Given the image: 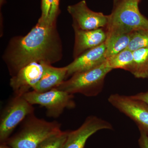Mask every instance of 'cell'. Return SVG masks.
Here are the masks:
<instances>
[{"label": "cell", "instance_id": "19", "mask_svg": "<svg viewBox=\"0 0 148 148\" xmlns=\"http://www.w3.org/2000/svg\"><path fill=\"white\" fill-rule=\"evenodd\" d=\"M53 1V0H41V15L38 21L47 24L48 18Z\"/></svg>", "mask_w": 148, "mask_h": 148}, {"label": "cell", "instance_id": "17", "mask_svg": "<svg viewBox=\"0 0 148 148\" xmlns=\"http://www.w3.org/2000/svg\"><path fill=\"white\" fill-rule=\"evenodd\" d=\"M144 48H148V29L132 32L127 49L133 51Z\"/></svg>", "mask_w": 148, "mask_h": 148}, {"label": "cell", "instance_id": "20", "mask_svg": "<svg viewBox=\"0 0 148 148\" xmlns=\"http://www.w3.org/2000/svg\"><path fill=\"white\" fill-rule=\"evenodd\" d=\"M59 3L60 0H53L47 20V24L49 25H52L56 22L60 12Z\"/></svg>", "mask_w": 148, "mask_h": 148}, {"label": "cell", "instance_id": "13", "mask_svg": "<svg viewBox=\"0 0 148 148\" xmlns=\"http://www.w3.org/2000/svg\"><path fill=\"white\" fill-rule=\"evenodd\" d=\"M67 75L66 66L56 68L44 63V71L42 76L33 90L42 92L56 88L65 81Z\"/></svg>", "mask_w": 148, "mask_h": 148}, {"label": "cell", "instance_id": "7", "mask_svg": "<svg viewBox=\"0 0 148 148\" xmlns=\"http://www.w3.org/2000/svg\"><path fill=\"white\" fill-rule=\"evenodd\" d=\"M108 101L112 106L133 120L139 130L148 134V105L128 95L111 94Z\"/></svg>", "mask_w": 148, "mask_h": 148}, {"label": "cell", "instance_id": "6", "mask_svg": "<svg viewBox=\"0 0 148 148\" xmlns=\"http://www.w3.org/2000/svg\"><path fill=\"white\" fill-rule=\"evenodd\" d=\"M33 105L23 96H15L3 109L0 119V143H6L14 130L27 116L34 114Z\"/></svg>", "mask_w": 148, "mask_h": 148}, {"label": "cell", "instance_id": "23", "mask_svg": "<svg viewBox=\"0 0 148 148\" xmlns=\"http://www.w3.org/2000/svg\"><path fill=\"white\" fill-rule=\"evenodd\" d=\"M0 148H10L6 144L2 143L0 145Z\"/></svg>", "mask_w": 148, "mask_h": 148}, {"label": "cell", "instance_id": "2", "mask_svg": "<svg viewBox=\"0 0 148 148\" xmlns=\"http://www.w3.org/2000/svg\"><path fill=\"white\" fill-rule=\"evenodd\" d=\"M24 121L20 130L5 143L10 148H37L47 138L62 131L58 122L38 118L34 114Z\"/></svg>", "mask_w": 148, "mask_h": 148}, {"label": "cell", "instance_id": "15", "mask_svg": "<svg viewBox=\"0 0 148 148\" xmlns=\"http://www.w3.org/2000/svg\"><path fill=\"white\" fill-rule=\"evenodd\" d=\"M106 62L108 67L112 70L122 69L131 73L134 63L133 51L128 49H125L107 58Z\"/></svg>", "mask_w": 148, "mask_h": 148}, {"label": "cell", "instance_id": "5", "mask_svg": "<svg viewBox=\"0 0 148 148\" xmlns=\"http://www.w3.org/2000/svg\"><path fill=\"white\" fill-rule=\"evenodd\" d=\"M23 97L32 105L44 107L47 116L55 118L60 116L65 109H73L75 107L73 94L56 88L42 92L32 90Z\"/></svg>", "mask_w": 148, "mask_h": 148}, {"label": "cell", "instance_id": "12", "mask_svg": "<svg viewBox=\"0 0 148 148\" xmlns=\"http://www.w3.org/2000/svg\"><path fill=\"white\" fill-rule=\"evenodd\" d=\"M73 27L75 32L73 55L74 59L87 51L103 44L107 39V32L105 28L83 30Z\"/></svg>", "mask_w": 148, "mask_h": 148}, {"label": "cell", "instance_id": "16", "mask_svg": "<svg viewBox=\"0 0 148 148\" xmlns=\"http://www.w3.org/2000/svg\"><path fill=\"white\" fill-rule=\"evenodd\" d=\"M134 63L131 73L138 79H148V48L133 51Z\"/></svg>", "mask_w": 148, "mask_h": 148}, {"label": "cell", "instance_id": "3", "mask_svg": "<svg viewBox=\"0 0 148 148\" xmlns=\"http://www.w3.org/2000/svg\"><path fill=\"white\" fill-rule=\"evenodd\" d=\"M106 61L90 70L74 74L56 88L73 95L80 93L87 97L97 96L103 89L106 75L112 71Z\"/></svg>", "mask_w": 148, "mask_h": 148}, {"label": "cell", "instance_id": "25", "mask_svg": "<svg viewBox=\"0 0 148 148\" xmlns=\"http://www.w3.org/2000/svg\"><path fill=\"white\" fill-rule=\"evenodd\" d=\"M5 0H0V5L1 6L2 5L3 3L4 2Z\"/></svg>", "mask_w": 148, "mask_h": 148}, {"label": "cell", "instance_id": "22", "mask_svg": "<svg viewBox=\"0 0 148 148\" xmlns=\"http://www.w3.org/2000/svg\"><path fill=\"white\" fill-rule=\"evenodd\" d=\"M130 96L136 100L143 101L148 105V91L139 92L136 95H130Z\"/></svg>", "mask_w": 148, "mask_h": 148}, {"label": "cell", "instance_id": "21", "mask_svg": "<svg viewBox=\"0 0 148 148\" xmlns=\"http://www.w3.org/2000/svg\"><path fill=\"white\" fill-rule=\"evenodd\" d=\"M140 137L138 143L140 148H148V134L143 130H139Z\"/></svg>", "mask_w": 148, "mask_h": 148}, {"label": "cell", "instance_id": "9", "mask_svg": "<svg viewBox=\"0 0 148 148\" xmlns=\"http://www.w3.org/2000/svg\"><path fill=\"white\" fill-rule=\"evenodd\" d=\"M112 129V125L109 122L95 116H90L78 129L69 131L62 148H84L88 138L96 132Z\"/></svg>", "mask_w": 148, "mask_h": 148}, {"label": "cell", "instance_id": "14", "mask_svg": "<svg viewBox=\"0 0 148 148\" xmlns=\"http://www.w3.org/2000/svg\"><path fill=\"white\" fill-rule=\"evenodd\" d=\"M106 32L107 39L105 42L106 59L127 49L132 32L125 33L112 31H106Z\"/></svg>", "mask_w": 148, "mask_h": 148}, {"label": "cell", "instance_id": "24", "mask_svg": "<svg viewBox=\"0 0 148 148\" xmlns=\"http://www.w3.org/2000/svg\"><path fill=\"white\" fill-rule=\"evenodd\" d=\"M122 0H113L114 6L115 5L118 3L120 2Z\"/></svg>", "mask_w": 148, "mask_h": 148}, {"label": "cell", "instance_id": "1", "mask_svg": "<svg viewBox=\"0 0 148 148\" xmlns=\"http://www.w3.org/2000/svg\"><path fill=\"white\" fill-rule=\"evenodd\" d=\"M62 42L56 22L52 25L38 21L26 36L14 37L3 55L12 76L33 63L51 64L61 60Z\"/></svg>", "mask_w": 148, "mask_h": 148}, {"label": "cell", "instance_id": "4", "mask_svg": "<svg viewBox=\"0 0 148 148\" xmlns=\"http://www.w3.org/2000/svg\"><path fill=\"white\" fill-rule=\"evenodd\" d=\"M140 1L122 0L114 6L106 30L130 33L148 29V18L139 10Z\"/></svg>", "mask_w": 148, "mask_h": 148}, {"label": "cell", "instance_id": "11", "mask_svg": "<svg viewBox=\"0 0 148 148\" xmlns=\"http://www.w3.org/2000/svg\"><path fill=\"white\" fill-rule=\"evenodd\" d=\"M105 42L99 46L91 49L74 59L66 66L67 78L74 74L86 71L100 66L106 61Z\"/></svg>", "mask_w": 148, "mask_h": 148}, {"label": "cell", "instance_id": "10", "mask_svg": "<svg viewBox=\"0 0 148 148\" xmlns=\"http://www.w3.org/2000/svg\"><path fill=\"white\" fill-rule=\"evenodd\" d=\"M44 63H33L20 69L10 79V86L14 96H23L30 91L41 79Z\"/></svg>", "mask_w": 148, "mask_h": 148}, {"label": "cell", "instance_id": "18", "mask_svg": "<svg viewBox=\"0 0 148 148\" xmlns=\"http://www.w3.org/2000/svg\"><path fill=\"white\" fill-rule=\"evenodd\" d=\"M69 132V131H61L45 140L37 148H62Z\"/></svg>", "mask_w": 148, "mask_h": 148}, {"label": "cell", "instance_id": "8", "mask_svg": "<svg viewBox=\"0 0 148 148\" xmlns=\"http://www.w3.org/2000/svg\"><path fill=\"white\" fill-rule=\"evenodd\" d=\"M67 11L73 18V27L82 30L106 28L108 23L109 15L91 10L85 0L68 6Z\"/></svg>", "mask_w": 148, "mask_h": 148}]
</instances>
